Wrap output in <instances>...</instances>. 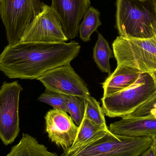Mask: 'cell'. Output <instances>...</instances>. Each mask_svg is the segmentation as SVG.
I'll list each match as a JSON object with an SVG mask.
<instances>
[{
    "label": "cell",
    "mask_w": 156,
    "mask_h": 156,
    "mask_svg": "<svg viewBox=\"0 0 156 156\" xmlns=\"http://www.w3.org/2000/svg\"><path fill=\"white\" fill-rule=\"evenodd\" d=\"M80 49L79 43L18 42L0 55V70L10 79H37L49 70L69 65Z\"/></svg>",
    "instance_id": "obj_1"
},
{
    "label": "cell",
    "mask_w": 156,
    "mask_h": 156,
    "mask_svg": "<svg viewBox=\"0 0 156 156\" xmlns=\"http://www.w3.org/2000/svg\"><path fill=\"white\" fill-rule=\"evenodd\" d=\"M100 15V12L93 6H90L87 9L79 26L80 38L83 42L90 41L92 34L97 31L98 27L101 25Z\"/></svg>",
    "instance_id": "obj_17"
},
{
    "label": "cell",
    "mask_w": 156,
    "mask_h": 156,
    "mask_svg": "<svg viewBox=\"0 0 156 156\" xmlns=\"http://www.w3.org/2000/svg\"><path fill=\"white\" fill-rule=\"evenodd\" d=\"M68 40L55 10L45 4L42 12L27 27L19 42L62 43Z\"/></svg>",
    "instance_id": "obj_8"
},
{
    "label": "cell",
    "mask_w": 156,
    "mask_h": 156,
    "mask_svg": "<svg viewBox=\"0 0 156 156\" xmlns=\"http://www.w3.org/2000/svg\"><path fill=\"white\" fill-rule=\"evenodd\" d=\"M117 66L136 69L142 73L156 71V37L150 39H128L117 37L112 44Z\"/></svg>",
    "instance_id": "obj_5"
},
{
    "label": "cell",
    "mask_w": 156,
    "mask_h": 156,
    "mask_svg": "<svg viewBox=\"0 0 156 156\" xmlns=\"http://www.w3.org/2000/svg\"><path fill=\"white\" fill-rule=\"evenodd\" d=\"M51 7L58 16L68 39L77 36L80 22L90 6V0H51Z\"/></svg>",
    "instance_id": "obj_11"
},
{
    "label": "cell",
    "mask_w": 156,
    "mask_h": 156,
    "mask_svg": "<svg viewBox=\"0 0 156 156\" xmlns=\"http://www.w3.org/2000/svg\"><path fill=\"white\" fill-rule=\"evenodd\" d=\"M149 116H154V117H155L156 118V111H154V112H153L151 113V114L150 115H149Z\"/></svg>",
    "instance_id": "obj_25"
},
{
    "label": "cell",
    "mask_w": 156,
    "mask_h": 156,
    "mask_svg": "<svg viewBox=\"0 0 156 156\" xmlns=\"http://www.w3.org/2000/svg\"><path fill=\"white\" fill-rule=\"evenodd\" d=\"M156 110V94L138 107L126 117H135L149 116ZM125 117V116H124Z\"/></svg>",
    "instance_id": "obj_21"
},
{
    "label": "cell",
    "mask_w": 156,
    "mask_h": 156,
    "mask_svg": "<svg viewBox=\"0 0 156 156\" xmlns=\"http://www.w3.org/2000/svg\"><path fill=\"white\" fill-rule=\"evenodd\" d=\"M81 99L85 105L84 117L103 130L109 131L106 125L104 112L102 107H100L99 102L90 96Z\"/></svg>",
    "instance_id": "obj_18"
},
{
    "label": "cell",
    "mask_w": 156,
    "mask_h": 156,
    "mask_svg": "<svg viewBox=\"0 0 156 156\" xmlns=\"http://www.w3.org/2000/svg\"><path fill=\"white\" fill-rule=\"evenodd\" d=\"M108 129L117 135L153 138L156 136V118L153 116H125L120 121L111 124Z\"/></svg>",
    "instance_id": "obj_12"
},
{
    "label": "cell",
    "mask_w": 156,
    "mask_h": 156,
    "mask_svg": "<svg viewBox=\"0 0 156 156\" xmlns=\"http://www.w3.org/2000/svg\"><path fill=\"white\" fill-rule=\"evenodd\" d=\"M156 94L154 79L149 73H142L128 88L101 99L102 108L109 117H123L135 111Z\"/></svg>",
    "instance_id": "obj_4"
},
{
    "label": "cell",
    "mask_w": 156,
    "mask_h": 156,
    "mask_svg": "<svg viewBox=\"0 0 156 156\" xmlns=\"http://www.w3.org/2000/svg\"><path fill=\"white\" fill-rule=\"evenodd\" d=\"M153 139V143H152V145L156 148V136L152 138Z\"/></svg>",
    "instance_id": "obj_24"
},
{
    "label": "cell",
    "mask_w": 156,
    "mask_h": 156,
    "mask_svg": "<svg viewBox=\"0 0 156 156\" xmlns=\"http://www.w3.org/2000/svg\"><path fill=\"white\" fill-rule=\"evenodd\" d=\"M37 80L52 91L80 98L90 96L86 83L70 64L49 70Z\"/></svg>",
    "instance_id": "obj_9"
},
{
    "label": "cell",
    "mask_w": 156,
    "mask_h": 156,
    "mask_svg": "<svg viewBox=\"0 0 156 156\" xmlns=\"http://www.w3.org/2000/svg\"><path fill=\"white\" fill-rule=\"evenodd\" d=\"M46 131L53 143L63 150L69 149L77 135L79 126L66 112L53 109L45 116Z\"/></svg>",
    "instance_id": "obj_10"
},
{
    "label": "cell",
    "mask_w": 156,
    "mask_h": 156,
    "mask_svg": "<svg viewBox=\"0 0 156 156\" xmlns=\"http://www.w3.org/2000/svg\"><path fill=\"white\" fill-rule=\"evenodd\" d=\"M116 27L120 36L146 39L156 36V0H116Z\"/></svg>",
    "instance_id": "obj_2"
},
{
    "label": "cell",
    "mask_w": 156,
    "mask_h": 156,
    "mask_svg": "<svg viewBox=\"0 0 156 156\" xmlns=\"http://www.w3.org/2000/svg\"><path fill=\"white\" fill-rule=\"evenodd\" d=\"M23 90L17 81H4L0 88V139L5 146L12 144L20 132L19 102Z\"/></svg>",
    "instance_id": "obj_7"
},
{
    "label": "cell",
    "mask_w": 156,
    "mask_h": 156,
    "mask_svg": "<svg viewBox=\"0 0 156 156\" xmlns=\"http://www.w3.org/2000/svg\"><path fill=\"white\" fill-rule=\"evenodd\" d=\"M67 109L68 112L69 113L76 124L79 126L84 117L85 105L83 100L77 96H69Z\"/></svg>",
    "instance_id": "obj_20"
},
{
    "label": "cell",
    "mask_w": 156,
    "mask_h": 156,
    "mask_svg": "<svg viewBox=\"0 0 156 156\" xmlns=\"http://www.w3.org/2000/svg\"><path fill=\"white\" fill-rule=\"evenodd\" d=\"M142 72L136 69L124 65L117 66L115 70L102 83L103 97L118 92L133 84Z\"/></svg>",
    "instance_id": "obj_13"
},
{
    "label": "cell",
    "mask_w": 156,
    "mask_h": 156,
    "mask_svg": "<svg viewBox=\"0 0 156 156\" xmlns=\"http://www.w3.org/2000/svg\"><path fill=\"white\" fill-rule=\"evenodd\" d=\"M140 156H156V148L152 145Z\"/></svg>",
    "instance_id": "obj_22"
},
{
    "label": "cell",
    "mask_w": 156,
    "mask_h": 156,
    "mask_svg": "<svg viewBox=\"0 0 156 156\" xmlns=\"http://www.w3.org/2000/svg\"><path fill=\"white\" fill-rule=\"evenodd\" d=\"M152 143L150 137L123 136L103 131L90 143L76 149L64 150L60 156H140Z\"/></svg>",
    "instance_id": "obj_3"
},
{
    "label": "cell",
    "mask_w": 156,
    "mask_h": 156,
    "mask_svg": "<svg viewBox=\"0 0 156 156\" xmlns=\"http://www.w3.org/2000/svg\"><path fill=\"white\" fill-rule=\"evenodd\" d=\"M68 98L69 96L66 94L46 89L44 93L37 99V101L51 105L54 109L61 110L67 113Z\"/></svg>",
    "instance_id": "obj_19"
},
{
    "label": "cell",
    "mask_w": 156,
    "mask_h": 156,
    "mask_svg": "<svg viewBox=\"0 0 156 156\" xmlns=\"http://www.w3.org/2000/svg\"><path fill=\"white\" fill-rule=\"evenodd\" d=\"M44 5L40 0H0V17L5 27L8 45L19 42Z\"/></svg>",
    "instance_id": "obj_6"
},
{
    "label": "cell",
    "mask_w": 156,
    "mask_h": 156,
    "mask_svg": "<svg viewBox=\"0 0 156 156\" xmlns=\"http://www.w3.org/2000/svg\"><path fill=\"white\" fill-rule=\"evenodd\" d=\"M6 156H58L48 151L36 138L28 134L23 133L19 143L13 147Z\"/></svg>",
    "instance_id": "obj_14"
},
{
    "label": "cell",
    "mask_w": 156,
    "mask_h": 156,
    "mask_svg": "<svg viewBox=\"0 0 156 156\" xmlns=\"http://www.w3.org/2000/svg\"><path fill=\"white\" fill-rule=\"evenodd\" d=\"M149 73L151 74L152 77L154 79V81L156 87V71H153V72H151Z\"/></svg>",
    "instance_id": "obj_23"
},
{
    "label": "cell",
    "mask_w": 156,
    "mask_h": 156,
    "mask_svg": "<svg viewBox=\"0 0 156 156\" xmlns=\"http://www.w3.org/2000/svg\"></svg>",
    "instance_id": "obj_26"
},
{
    "label": "cell",
    "mask_w": 156,
    "mask_h": 156,
    "mask_svg": "<svg viewBox=\"0 0 156 156\" xmlns=\"http://www.w3.org/2000/svg\"><path fill=\"white\" fill-rule=\"evenodd\" d=\"M103 131L105 130L102 129L84 116L79 126L77 135L75 142L69 149H76L86 144L95 139Z\"/></svg>",
    "instance_id": "obj_16"
},
{
    "label": "cell",
    "mask_w": 156,
    "mask_h": 156,
    "mask_svg": "<svg viewBox=\"0 0 156 156\" xmlns=\"http://www.w3.org/2000/svg\"><path fill=\"white\" fill-rule=\"evenodd\" d=\"M93 57L94 62L102 72L109 75L111 74L109 59L113 57V54L109 43L100 33L98 34V40L94 48Z\"/></svg>",
    "instance_id": "obj_15"
}]
</instances>
